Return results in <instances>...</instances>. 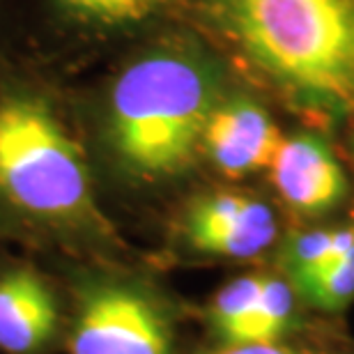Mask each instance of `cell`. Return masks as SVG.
Returning <instances> with one entry per match:
<instances>
[{"label": "cell", "instance_id": "1", "mask_svg": "<svg viewBox=\"0 0 354 354\" xmlns=\"http://www.w3.org/2000/svg\"><path fill=\"white\" fill-rule=\"evenodd\" d=\"M171 17L320 127H354V0H173Z\"/></svg>", "mask_w": 354, "mask_h": 354}, {"label": "cell", "instance_id": "2", "mask_svg": "<svg viewBox=\"0 0 354 354\" xmlns=\"http://www.w3.org/2000/svg\"><path fill=\"white\" fill-rule=\"evenodd\" d=\"M228 90L218 53L187 28L138 48L99 102L97 138L111 173L138 191L187 177L201 164L209 113Z\"/></svg>", "mask_w": 354, "mask_h": 354}, {"label": "cell", "instance_id": "3", "mask_svg": "<svg viewBox=\"0 0 354 354\" xmlns=\"http://www.w3.org/2000/svg\"><path fill=\"white\" fill-rule=\"evenodd\" d=\"M0 216L83 251L122 239L99 207L88 152L55 99L32 83H0Z\"/></svg>", "mask_w": 354, "mask_h": 354}, {"label": "cell", "instance_id": "4", "mask_svg": "<svg viewBox=\"0 0 354 354\" xmlns=\"http://www.w3.org/2000/svg\"><path fill=\"white\" fill-rule=\"evenodd\" d=\"M69 354H180L177 310L147 276L92 269L76 288Z\"/></svg>", "mask_w": 354, "mask_h": 354}, {"label": "cell", "instance_id": "5", "mask_svg": "<svg viewBox=\"0 0 354 354\" xmlns=\"http://www.w3.org/2000/svg\"><path fill=\"white\" fill-rule=\"evenodd\" d=\"M175 239L196 258L249 263L274 256L283 230L267 198L221 187L189 198L177 214Z\"/></svg>", "mask_w": 354, "mask_h": 354}, {"label": "cell", "instance_id": "6", "mask_svg": "<svg viewBox=\"0 0 354 354\" xmlns=\"http://www.w3.org/2000/svg\"><path fill=\"white\" fill-rule=\"evenodd\" d=\"M214 343H274L313 329L327 315L308 308L279 267L251 269L223 283L205 306Z\"/></svg>", "mask_w": 354, "mask_h": 354}, {"label": "cell", "instance_id": "7", "mask_svg": "<svg viewBox=\"0 0 354 354\" xmlns=\"http://www.w3.org/2000/svg\"><path fill=\"white\" fill-rule=\"evenodd\" d=\"M276 201L304 221L331 214L350 194L343 161L320 133H283L267 168Z\"/></svg>", "mask_w": 354, "mask_h": 354}, {"label": "cell", "instance_id": "8", "mask_svg": "<svg viewBox=\"0 0 354 354\" xmlns=\"http://www.w3.org/2000/svg\"><path fill=\"white\" fill-rule=\"evenodd\" d=\"M281 138L283 131L263 102L228 90L205 124L201 164L205 161L225 180H246L267 173Z\"/></svg>", "mask_w": 354, "mask_h": 354}, {"label": "cell", "instance_id": "9", "mask_svg": "<svg viewBox=\"0 0 354 354\" xmlns=\"http://www.w3.org/2000/svg\"><path fill=\"white\" fill-rule=\"evenodd\" d=\"M60 331V301L41 274L30 267L0 274V350L44 354Z\"/></svg>", "mask_w": 354, "mask_h": 354}, {"label": "cell", "instance_id": "10", "mask_svg": "<svg viewBox=\"0 0 354 354\" xmlns=\"http://www.w3.org/2000/svg\"><path fill=\"white\" fill-rule=\"evenodd\" d=\"M55 24L79 37H115L171 17L173 0H48Z\"/></svg>", "mask_w": 354, "mask_h": 354}, {"label": "cell", "instance_id": "11", "mask_svg": "<svg viewBox=\"0 0 354 354\" xmlns=\"http://www.w3.org/2000/svg\"><path fill=\"white\" fill-rule=\"evenodd\" d=\"M354 244V218L334 225H304L283 235L274 253L279 267L295 286L322 272Z\"/></svg>", "mask_w": 354, "mask_h": 354}, {"label": "cell", "instance_id": "12", "mask_svg": "<svg viewBox=\"0 0 354 354\" xmlns=\"http://www.w3.org/2000/svg\"><path fill=\"white\" fill-rule=\"evenodd\" d=\"M201 354H354V341L338 331L331 317H324L313 329L299 336L274 343H214Z\"/></svg>", "mask_w": 354, "mask_h": 354}, {"label": "cell", "instance_id": "13", "mask_svg": "<svg viewBox=\"0 0 354 354\" xmlns=\"http://www.w3.org/2000/svg\"><path fill=\"white\" fill-rule=\"evenodd\" d=\"M317 315H341L354 304V244L329 267L295 286Z\"/></svg>", "mask_w": 354, "mask_h": 354}]
</instances>
